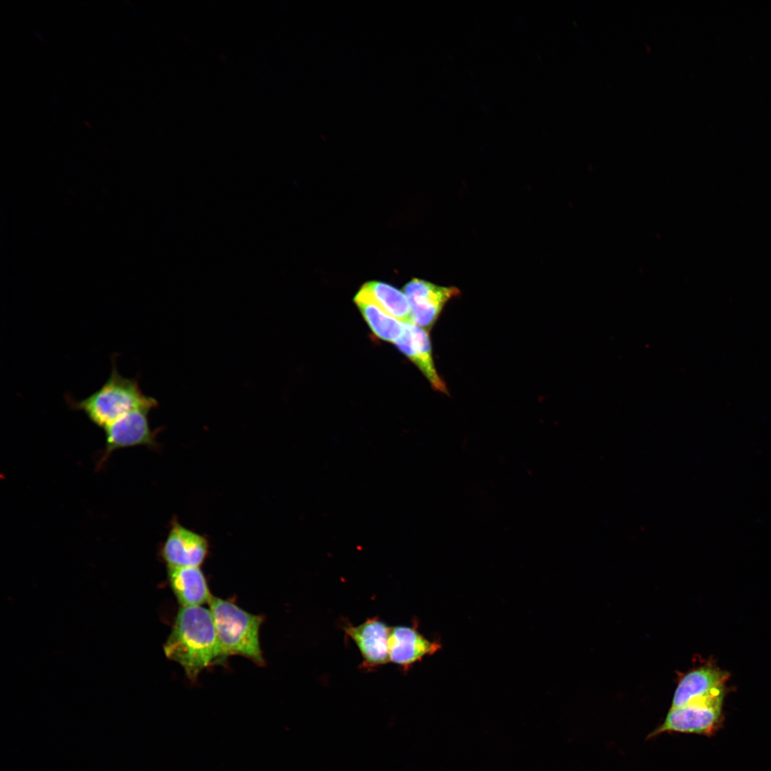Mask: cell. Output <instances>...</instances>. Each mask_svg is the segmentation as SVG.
Returning <instances> with one entry per match:
<instances>
[{"instance_id":"obj_6","label":"cell","mask_w":771,"mask_h":771,"mask_svg":"<svg viewBox=\"0 0 771 771\" xmlns=\"http://www.w3.org/2000/svg\"><path fill=\"white\" fill-rule=\"evenodd\" d=\"M390 628L378 616L367 618L363 623L343 627L346 635L358 647L363 661L361 667L371 670L388 662V639Z\"/></svg>"},{"instance_id":"obj_9","label":"cell","mask_w":771,"mask_h":771,"mask_svg":"<svg viewBox=\"0 0 771 771\" xmlns=\"http://www.w3.org/2000/svg\"><path fill=\"white\" fill-rule=\"evenodd\" d=\"M441 647L439 642L425 638L419 631L416 622L413 625H397L390 628L388 639L389 660L405 672L425 657L437 652Z\"/></svg>"},{"instance_id":"obj_13","label":"cell","mask_w":771,"mask_h":771,"mask_svg":"<svg viewBox=\"0 0 771 771\" xmlns=\"http://www.w3.org/2000/svg\"><path fill=\"white\" fill-rule=\"evenodd\" d=\"M354 302L373 333L379 339L394 343L403 334L405 323L383 311L361 289Z\"/></svg>"},{"instance_id":"obj_14","label":"cell","mask_w":771,"mask_h":771,"mask_svg":"<svg viewBox=\"0 0 771 771\" xmlns=\"http://www.w3.org/2000/svg\"><path fill=\"white\" fill-rule=\"evenodd\" d=\"M387 314L403 323H413L405 293L388 283L371 281L360 288Z\"/></svg>"},{"instance_id":"obj_10","label":"cell","mask_w":771,"mask_h":771,"mask_svg":"<svg viewBox=\"0 0 771 771\" xmlns=\"http://www.w3.org/2000/svg\"><path fill=\"white\" fill-rule=\"evenodd\" d=\"M394 344L418 367L434 390L448 394L446 384L435 366L428 331L414 323H405L403 334Z\"/></svg>"},{"instance_id":"obj_5","label":"cell","mask_w":771,"mask_h":771,"mask_svg":"<svg viewBox=\"0 0 771 771\" xmlns=\"http://www.w3.org/2000/svg\"><path fill=\"white\" fill-rule=\"evenodd\" d=\"M403 293L410 305L413 323L428 331L437 321L445 304L460 291L455 286H441L413 278L403 287Z\"/></svg>"},{"instance_id":"obj_8","label":"cell","mask_w":771,"mask_h":771,"mask_svg":"<svg viewBox=\"0 0 771 771\" xmlns=\"http://www.w3.org/2000/svg\"><path fill=\"white\" fill-rule=\"evenodd\" d=\"M208 553L206 538L174 521L162 546L161 555L167 568L200 567Z\"/></svg>"},{"instance_id":"obj_2","label":"cell","mask_w":771,"mask_h":771,"mask_svg":"<svg viewBox=\"0 0 771 771\" xmlns=\"http://www.w3.org/2000/svg\"><path fill=\"white\" fill-rule=\"evenodd\" d=\"M116 356L112 355L110 375L99 389L81 400L65 395L70 409L83 412L93 423L103 428L132 410H152L158 406L156 399L142 392L138 378L120 374Z\"/></svg>"},{"instance_id":"obj_12","label":"cell","mask_w":771,"mask_h":771,"mask_svg":"<svg viewBox=\"0 0 771 771\" xmlns=\"http://www.w3.org/2000/svg\"><path fill=\"white\" fill-rule=\"evenodd\" d=\"M725 673L713 667H701L687 673L679 682L671 708L680 707L705 697L724 686Z\"/></svg>"},{"instance_id":"obj_11","label":"cell","mask_w":771,"mask_h":771,"mask_svg":"<svg viewBox=\"0 0 771 771\" xmlns=\"http://www.w3.org/2000/svg\"><path fill=\"white\" fill-rule=\"evenodd\" d=\"M167 575L171 589L181 607L208 605L213 597L200 567L170 568Z\"/></svg>"},{"instance_id":"obj_7","label":"cell","mask_w":771,"mask_h":771,"mask_svg":"<svg viewBox=\"0 0 771 771\" xmlns=\"http://www.w3.org/2000/svg\"><path fill=\"white\" fill-rule=\"evenodd\" d=\"M151 410L148 408L132 410L104 427L106 455L124 448L156 446V431L151 428L148 420Z\"/></svg>"},{"instance_id":"obj_3","label":"cell","mask_w":771,"mask_h":771,"mask_svg":"<svg viewBox=\"0 0 771 771\" xmlns=\"http://www.w3.org/2000/svg\"><path fill=\"white\" fill-rule=\"evenodd\" d=\"M208 607L224 658L240 655L264 665L259 639L263 617L247 612L233 601L214 596Z\"/></svg>"},{"instance_id":"obj_1","label":"cell","mask_w":771,"mask_h":771,"mask_svg":"<svg viewBox=\"0 0 771 771\" xmlns=\"http://www.w3.org/2000/svg\"><path fill=\"white\" fill-rule=\"evenodd\" d=\"M163 651L192 682L203 670L226 662L211 611L203 606L179 607Z\"/></svg>"},{"instance_id":"obj_4","label":"cell","mask_w":771,"mask_h":771,"mask_svg":"<svg viewBox=\"0 0 771 771\" xmlns=\"http://www.w3.org/2000/svg\"><path fill=\"white\" fill-rule=\"evenodd\" d=\"M725 695L722 686L710 695L688 704L670 708L664 722L648 737L664 732H684L709 735L720 726Z\"/></svg>"}]
</instances>
